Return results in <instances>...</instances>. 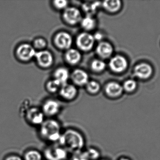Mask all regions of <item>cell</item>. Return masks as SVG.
<instances>
[{
    "label": "cell",
    "mask_w": 160,
    "mask_h": 160,
    "mask_svg": "<svg viewBox=\"0 0 160 160\" xmlns=\"http://www.w3.org/2000/svg\"><path fill=\"white\" fill-rule=\"evenodd\" d=\"M34 46L37 49H43L47 46V42L43 38L37 39L34 41Z\"/></svg>",
    "instance_id": "obj_27"
},
{
    "label": "cell",
    "mask_w": 160,
    "mask_h": 160,
    "mask_svg": "<svg viewBox=\"0 0 160 160\" xmlns=\"http://www.w3.org/2000/svg\"><path fill=\"white\" fill-rule=\"evenodd\" d=\"M25 160H41L42 156L37 150H31L28 151L25 156Z\"/></svg>",
    "instance_id": "obj_23"
},
{
    "label": "cell",
    "mask_w": 160,
    "mask_h": 160,
    "mask_svg": "<svg viewBox=\"0 0 160 160\" xmlns=\"http://www.w3.org/2000/svg\"><path fill=\"white\" fill-rule=\"evenodd\" d=\"M54 42L56 46L60 49H69L72 44V38L66 32H60L55 36Z\"/></svg>",
    "instance_id": "obj_8"
},
{
    "label": "cell",
    "mask_w": 160,
    "mask_h": 160,
    "mask_svg": "<svg viewBox=\"0 0 160 160\" xmlns=\"http://www.w3.org/2000/svg\"><path fill=\"white\" fill-rule=\"evenodd\" d=\"M40 133L42 137L52 142L59 141L61 138L60 126L54 120H48L41 124Z\"/></svg>",
    "instance_id": "obj_2"
},
{
    "label": "cell",
    "mask_w": 160,
    "mask_h": 160,
    "mask_svg": "<svg viewBox=\"0 0 160 160\" xmlns=\"http://www.w3.org/2000/svg\"><path fill=\"white\" fill-rule=\"evenodd\" d=\"M6 160H22L20 157L16 156H12L8 158Z\"/></svg>",
    "instance_id": "obj_31"
},
{
    "label": "cell",
    "mask_w": 160,
    "mask_h": 160,
    "mask_svg": "<svg viewBox=\"0 0 160 160\" xmlns=\"http://www.w3.org/2000/svg\"><path fill=\"white\" fill-rule=\"evenodd\" d=\"M28 118L32 124L40 125L44 122V114L38 109L33 108L28 112Z\"/></svg>",
    "instance_id": "obj_16"
},
{
    "label": "cell",
    "mask_w": 160,
    "mask_h": 160,
    "mask_svg": "<svg viewBox=\"0 0 160 160\" xmlns=\"http://www.w3.org/2000/svg\"><path fill=\"white\" fill-rule=\"evenodd\" d=\"M61 144L68 149L75 151H79L83 147L84 141L82 134L73 130L66 131L61 135L59 140Z\"/></svg>",
    "instance_id": "obj_1"
},
{
    "label": "cell",
    "mask_w": 160,
    "mask_h": 160,
    "mask_svg": "<svg viewBox=\"0 0 160 160\" xmlns=\"http://www.w3.org/2000/svg\"><path fill=\"white\" fill-rule=\"evenodd\" d=\"M120 160H130L128 158H124L121 159Z\"/></svg>",
    "instance_id": "obj_32"
},
{
    "label": "cell",
    "mask_w": 160,
    "mask_h": 160,
    "mask_svg": "<svg viewBox=\"0 0 160 160\" xmlns=\"http://www.w3.org/2000/svg\"><path fill=\"white\" fill-rule=\"evenodd\" d=\"M77 94V88L72 85L65 84L60 89V95L66 99H72L76 97Z\"/></svg>",
    "instance_id": "obj_15"
},
{
    "label": "cell",
    "mask_w": 160,
    "mask_h": 160,
    "mask_svg": "<svg viewBox=\"0 0 160 160\" xmlns=\"http://www.w3.org/2000/svg\"><path fill=\"white\" fill-rule=\"evenodd\" d=\"M109 66L114 72L120 73L127 69L128 62L124 56L120 55H116L110 60Z\"/></svg>",
    "instance_id": "obj_4"
},
{
    "label": "cell",
    "mask_w": 160,
    "mask_h": 160,
    "mask_svg": "<svg viewBox=\"0 0 160 160\" xmlns=\"http://www.w3.org/2000/svg\"><path fill=\"white\" fill-rule=\"evenodd\" d=\"M106 64L103 61L98 59H95L92 61L91 67L95 72H101L105 69Z\"/></svg>",
    "instance_id": "obj_21"
},
{
    "label": "cell",
    "mask_w": 160,
    "mask_h": 160,
    "mask_svg": "<svg viewBox=\"0 0 160 160\" xmlns=\"http://www.w3.org/2000/svg\"><path fill=\"white\" fill-rule=\"evenodd\" d=\"M94 38L95 40H99L101 39L102 38V35L100 33H96L94 36Z\"/></svg>",
    "instance_id": "obj_30"
},
{
    "label": "cell",
    "mask_w": 160,
    "mask_h": 160,
    "mask_svg": "<svg viewBox=\"0 0 160 160\" xmlns=\"http://www.w3.org/2000/svg\"><path fill=\"white\" fill-rule=\"evenodd\" d=\"M60 105L56 101L49 100L44 103L43 111L44 114L49 116L55 115L60 111Z\"/></svg>",
    "instance_id": "obj_11"
},
{
    "label": "cell",
    "mask_w": 160,
    "mask_h": 160,
    "mask_svg": "<svg viewBox=\"0 0 160 160\" xmlns=\"http://www.w3.org/2000/svg\"><path fill=\"white\" fill-rule=\"evenodd\" d=\"M81 23L82 28L87 31L93 30L96 24L95 20L90 16H87L82 18Z\"/></svg>",
    "instance_id": "obj_20"
},
{
    "label": "cell",
    "mask_w": 160,
    "mask_h": 160,
    "mask_svg": "<svg viewBox=\"0 0 160 160\" xmlns=\"http://www.w3.org/2000/svg\"><path fill=\"white\" fill-rule=\"evenodd\" d=\"M134 76L141 80L148 79L153 73V68L149 64L141 63L135 66L133 70Z\"/></svg>",
    "instance_id": "obj_7"
},
{
    "label": "cell",
    "mask_w": 160,
    "mask_h": 160,
    "mask_svg": "<svg viewBox=\"0 0 160 160\" xmlns=\"http://www.w3.org/2000/svg\"><path fill=\"white\" fill-rule=\"evenodd\" d=\"M137 87V83L133 80H128L126 81L123 86V89L128 92L134 91Z\"/></svg>",
    "instance_id": "obj_25"
},
{
    "label": "cell",
    "mask_w": 160,
    "mask_h": 160,
    "mask_svg": "<svg viewBox=\"0 0 160 160\" xmlns=\"http://www.w3.org/2000/svg\"><path fill=\"white\" fill-rule=\"evenodd\" d=\"M53 5L57 9H62L66 8L68 5V1H54Z\"/></svg>",
    "instance_id": "obj_28"
},
{
    "label": "cell",
    "mask_w": 160,
    "mask_h": 160,
    "mask_svg": "<svg viewBox=\"0 0 160 160\" xmlns=\"http://www.w3.org/2000/svg\"><path fill=\"white\" fill-rule=\"evenodd\" d=\"M35 57L38 65L43 68L50 66L53 63L52 54L48 50H41L36 53Z\"/></svg>",
    "instance_id": "obj_9"
},
{
    "label": "cell",
    "mask_w": 160,
    "mask_h": 160,
    "mask_svg": "<svg viewBox=\"0 0 160 160\" xmlns=\"http://www.w3.org/2000/svg\"><path fill=\"white\" fill-rule=\"evenodd\" d=\"M85 152L88 159L96 160L98 159L99 156L98 151L93 148H90Z\"/></svg>",
    "instance_id": "obj_26"
},
{
    "label": "cell",
    "mask_w": 160,
    "mask_h": 160,
    "mask_svg": "<svg viewBox=\"0 0 160 160\" xmlns=\"http://www.w3.org/2000/svg\"><path fill=\"white\" fill-rule=\"evenodd\" d=\"M86 85L88 91L91 94H96L98 93L100 88V86L98 83L95 81L88 82Z\"/></svg>",
    "instance_id": "obj_24"
},
{
    "label": "cell",
    "mask_w": 160,
    "mask_h": 160,
    "mask_svg": "<svg viewBox=\"0 0 160 160\" xmlns=\"http://www.w3.org/2000/svg\"><path fill=\"white\" fill-rule=\"evenodd\" d=\"M62 84L57 80H52L50 81L47 85V87H48V90L51 92H56L58 91L59 89H61V87L62 86Z\"/></svg>",
    "instance_id": "obj_22"
},
{
    "label": "cell",
    "mask_w": 160,
    "mask_h": 160,
    "mask_svg": "<svg viewBox=\"0 0 160 160\" xmlns=\"http://www.w3.org/2000/svg\"><path fill=\"white\" fill-rule=\"evenodd\" d=\"M45 156L48 160H63L66 158L67 153L63 148L54 147L46 150Z\"/></svg>",
    "instance_id": "obj_10"
},
{
    "label": "cell",
    "mask_w": 160,
    "mask_h": 160,
    "mask_svg": "<svg viewBox=\"0 0 160 160\" xmlns=\"http://www.w3.org/2000/svg\"><path fill=\"white\" fill-rule=\"evenodd\" d=\"M95 40L92 35L88 33H82L78 36L76 42L80 49L86 51L93 48Z\"/></svg>",
    "instance_id": "obj_3"
},
{
    "label": "cell",
    "mask_w": 160,
    "mask_h": 160,
    "mask_svg": "<svg viewBox=\"0 0 160 160\" xmlns=\"http://www.w3.org/2000/svg\"><path fill=\"white\" fill-rule=\"evenodd\" d=\"M104 8L110 12H116L121 8V2L119 0H108L102 3Z\"/></svg>",
    "instance_id": "obj_19"
},
{
    "label": "cell",
    "mask_w": 160,
    "mask_h": 160,
    "mask_svg": "<svg viewBox=\"0 0 160 160\" xmlns=\"http://www.w3.org/2000/svg\"><path fill=\"white\" fill-rule=\"evenodd\" d=\"M55 80L59 81L62 85L67 83L69 78V72L65 68L61 67L57 69L54 72Z\"/></svg>",
    "instance_id": "obj_18"
},
{
    "label": "cell",
    "mask_w": 160,
    "mask_h": 160,
    "mask_svg": "<svg viewBox=\"0 0 160 160\" xmlns=\"http://www.w3.org/2000/svg\"><path fill=\"white\" fill-rule=\"evenodd\" d=\"M64 19L68 23L74 25L81 22L82 19L81 12L75 7L66 8L63 14Z\"/></svg>",
    "instance_id": "obj_5"
},
{
    "label": "cell",
    "mask_w": 160,
    "mask_h": 160,
    "mask_svg": "<svg viewBox=\"0 0 160 160\" xmlns=\"http://www.w3.org/2000/svg\"><path fill=\"white\" fill-rule=\"evenodd\" d=\"M34 48L29 44H23L18 47L17 55L22 61H28L32 59L35 55Z\"/></svg>",
    "instance_id": "obj_6"
},
{
    "label": "cell",
    "mask_w": 160,
    "mask_h": 160,
    "mask_svg": "<svg viewBox=\"0 0 160 160\" xmlns=\"http://www.w3.org/2000/svg\"><path fill=\"white\" fill-rule=\"evenodd\" d=\"M97 54L102 58H107L112 54L113 48L109 42H101L97 46Z\"/></svg>",
    "instance_id": "obj_13"
},
{
    "label": "cell",
    "mask_w": 160,
    "mask_h": 160,
    "mask_svg": "<svg viewBox=\"0 0 160 160\" xmlns=\"http://www.w3.org/2000/svg\"><path fill=\"white\" fill-rule=\"evenodd\" d=\"M86 152L83 153H78L76 154L73 157V160H88Z\"/></svg>",
    "instance_id": "obj_29"
},
{
    "label": "cell",
    "mask_w": 160,
    "mask_h": 160,
    "mask_svg": "<svg viewBox=\"0 0 160 160\" xmlns=\"http://www.w3.org/2000/svg\"><path fill=\"white\" fill-rule=\"evenodd\" d=\"M65 58L67 61L70 65H75L80 62L81 54L78 50L70 49L66 53Z\"/></svg>",
    "instance_id": "obj_17"
},
{
    "label": "cell",
    "mask_w": 160,
    "mask_h": 160,
    "mask_svg": "<svg viewBox=\"0 0 160 160\" xmlns=\"http://www.w3.org/2000/svg\"><path fill=\"white\" fill-rule=\"evenodd\" d=\"M72 79L74 82L79 85H85L88 82L87 73L81 69H77L73 71Z\"/></svg>",
    "instance_id": "obj_14"
},
{
    "label": "cell",
    "mask_w": 160,
    "mask_h": 160,
    "mask_svg": "<svg viewBox=\"0 0 160 160\" xmlns=\"http://www.w3.org/2000/svg\"><path fill=\"white\" fill-rule=\"evenodd\" d=\"M123 86L118 83L111 82L107 84L105 87V92L111 97H117L122 94L123 91Z\"/></svg>",
    "instance_id": "obj_12"
}]
</instances>
